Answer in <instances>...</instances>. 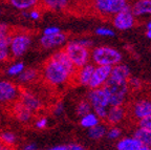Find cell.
Here are the masks:
<instances>
[{"label":"cell","mask_w":151,"mask_h":150,"mask_svg":"<svg viewBox=\"0 0 151 150\" xmlns=\"http://www.w3.org/2000/svg\"><path fill=\"white\" fill-rule=\"evenodd\" d=\"M89 112H91V106H90L88 101L83 100V101L79 102V103L77 104V106H76V113H77L78 117L82 118V117H84V115H88Z\"/></svg>","instance_id":"28"},{"label":"cell","mask_w":151,"mask_h":150,"mask_svg":"<svg viewBox=\"0 0 151 150\" xmlns=\"http://www.w3.org/2000/svg\"><path fill=\"white\" fill-rule=\"evenodd\" d=\"M88 102L99 119H106L109 105V98L104 88L91 89L88 94Z\"/></svg>","instance_id":"5"},{"label":"cell","mask_w":151,"mask_h":150,"mask_svg":"<svg viewBox=\"0 0 151 150\" xmlns=\"http://www.w3.org/2000/svg\"><path fill=\"white\" fill-rule=\"evenodd\" d=\"M48 150H66V146L59 145V146H54V147L50 148Z\"/></svg>","instance_id":"42"},{"label":"cell","mask_w":151,"mask_h":150,"mask_svg":"<svg viewBox=\"0 0 151 150\" xmlns=\"http://www.w3.org/2000/svg\"><path fill=\"white\" fill-rule=\"evenodd\" d=\"M40 17H41V13L36 9H32L31 12H28V17H27V18L32 19V20H35V21H36V20H39V19H40Z\"/></svg>","instance_id":"39"},{"label":"cell","mask_w":151,"mask_h":150,"mask_svg":"<svg viewBox=\"0 0 151 150\" xmlns=\"http://www.w3.org/2000/svg\"><path fill=\"white\" fill-rule=\"evenodd\" d=\"M139 150H151V147H145V146H141Z\"/></svg>","instance_id":"45"},{"label":"cell","mask_w":151,"mask_h":150,"mask_svg":"<svg viewBox=\"0 0 151 150\" xmlns=\"http://www.w3.org/2000/svg\"><path fill=\"white\" fill-rule=\"evenodd\" d=\"M47 124H48V120H47V118L42 117V118H39V119L36 121L35 126L37 127L38 129H44V128H46Z\"/></svg>","instance_id":"36"},{"label":"cell","mask_w":151,"mask_h":150,"mask_svg":"<svg viewBox=\"0 0 151 150\" xmlns=\"http://www.w3.org/2000/svg\"><path fill=\"white\" fill-rule=\"evenodd\" d=\"M125 117V109L123 106H110L106 115V121L109 124H118Z\"/></svg>","instance_id":"18"},{"label":"cell","mask_w":151,"mask_h":150,"mask_svg":"<svg viewBox=\"0 0 151 150\" xmlns=\"http://www.w3.org/2000/svg\"><path fill=\"white\" fill-rule=\"evenodd\" d=\"M146 28H147V31H151V20H149V21L147 22Z\"/></svg>","instance_id":"44"},{"label":"cell","mask_w":151,"mask_h":150,"mask_svg":"<svg viewBox=\"0 0 151 150\" xmlns=\"http://www.w3.org/2000/svg\"><path fill=\"white\" fill-rule=\"evenodd\" d=\"M130 68L126 64H118L111 68L110 79L116 80V81H121V82H127L130 78Z\"/></svg>","instance_id":"17"},{"label":"cell","mask_w":151,"mask_h":150,"mask_svg":"<svg viewBox=\"0 0 151 150\" xmlns=\"http://www.w3.org/2000/svg\"><path fill=\"white\" fill-rule=\"evenodd\" d=\"M107 133V128L105 125L98 124L97 126L88 129V136L92 140H100Z\"/></svg>","instance_id":"24"},{"label":"cell","mask_w":151,"mask_h":150,"mask_svg":"<svg viewBox=\"0 0 151 150\" xmlns=\"http://www.w3.org/2000/svg\"><path fill=\"white\" fill-rule=\"evenodd\" d=\"M96 34L98 36H101V37H113L114 36V32L108 27H98L96 30Z\"/></svg>","instance_id":"30"},{"label":"cell","mask_w":151,"mask_h":150,"mask_svg":"<svg viewBox=\"0 0 151 150\" xmlns=\"http://www.w3.org/2000/svg\"><path fill=\"white\" fill-rule=\"evenodd\" d=\"M68 59L75 66L76 69L83 67L90 61V50L86 47L81 46L75 40L69 41L63 49Z\"/></svg>","instance_id":"4"},{"label":"cell","mask_w":151,"mask_h":150,"mask_svg":"<svg viewBox=\"0 0 151 150\" xmlns=\"http://www.w3.org/2000/svg\"><path fill=\"white\" fill-rule=\"evenodd\" d=\"M135 23V18L130 11V6L114 15L112 19L113 26L119 31H127L133 27Z\"/></svg>","instance_id":"9"},{"label":"cell","mask_w":151,"mask_h":150,"mask_svg":"<svg viewBox=\"0 0 151 150\" xmlns=\"http://www.w3.org/2000/svg\"><path fill=\"white\" fill-rule=\"evenodd\" d=\"M127 84L129 88L132 89H139L141 87V80L137 79V78H129L127 81Z\"/></svg>","instance_id":"33"},{"label":"cell","mask_w":151,"mask_h":150,"mask_svg":"<svg viewBox=\"0 0 151 150\" xmlns=\"http://www.w3.org/2000/svg\"><path fill=\"white\" fill-rule=\"evenodd\" d=\"M132 15L135 17L151 16V0H139L130 6Z\"/></svg>","instance_id":"15"},{"label":"cell","mask_w":151,"mask_h":150,"mask_svg":"<svg viewBox=\"0 0 151 150\" xmlns=\"http://www.w3.org/2000/svg\"><path fill=\"white\" fill-rule=\"evenodd\" d=\"M37 1L36 0H12L11 1V4L14 7L18 9H21L23 12H25L26 9H32L33 6H35L37 4Z\"/></svg>","instance_id":"25"},{"label":"cell","mask_w":151,"mask_h":150,"mask_svg":"<svg viewBox=\"0 0 151 150\" xmlns=\"http://www.w3.org/2000/svg\"><path fill=\"white\" fill-rule=\"evenodd\" d=\"M12 35L6 36L4 39L0 40V63L7 60L9 57V44L12 41Z\"/></svg>","instance_id":"21"},{"label":"cell","mask_w":151,"mask_h":150,"mask_svg":"<svg viewBox=\"0 0 151 150\" xmlns=\"http://www.w3.org/2000/svg\"><path fill=\"white\" fill-rule=\"evenodd\" d=\"M90 59L92 64L97 66H113L118 65L122 61V54L114 47L102 45L94 47L90 52Z\"/></svg>","instance_id":"2"},{"label":"cell","mask_w":151,"mask_h":150,"mask_svg":"<svg viewBox=\"0 0 151 150\" xmlns=\"http://www.w3.org/2000/svg\"><path fill=\"white\" fill-rule=\"evenodd\" d=\"M18 86L11 81H0V104H9L17 101L19 96Z\"/></svg>","instance_id":"8"},{"label":"cell","mask_w":151,"mask_h":150,"mask_svg":"<svg viewBox=\"0 0 151 150\" xmlns=\"http://www.w3.org/2000/svg\"><path fill=\"white\" fill-rule=\"evenodd\" d=\"M12 110L14 117L22 123H27L32 119V117H33V112L26 107H24L18 100L14 102Z\"/></svg>","instance_id":"16"},{"label":"cell","mask_w":151,"mask_h":150,"mask_svg":"<svg viewBox=\"0 0 151 150\" xmlns=\"http://www.w3.org/2000/svg\"><path fill=\"white\" fill-rule=\"evenodd\" d=\"M18 101L32 112H36L42 108V102L34 92L29 90H20L18 96Z\"/></svg>","instance_id":"11"},{"label":"cell","mask_w":151,"mask_h":150,"mask_svg":"<svg viewBox=\"0 0 151 150\" xmlns=\"http://www.w3.org/2000/svg\"><path fill=\"white\" fill-rule=\"evenodd\" d=\"M39 76V71L35 68H27L24 69L20 75L18 76V81L20 83H31L35 81Z\"/></svg>","instance_id":"22"},{"label":"cell","mask_w":151,"mask_h":150,"mask_svg":"<svg viewBox=\"0 0 151 150\" xmlns=\"http://www.w3.org/2000/svg\"><path fill=\"white\" fill-rule=\"evenodd\" d=\"M17 141V136L14 132L12 131H3L2 133L0 134V142L3 144V145L7 146V147H11L15 145Z\"/></svg>","instance_id":"27"},{"label":"cell","mask_w":151,"mask_h":150,"mask_svg":"<svg viewBox=\"0 0 151 150\" xmlns=\"http://www.w3.org/2000/svg\"><path fill=\"white\" fill-rule=\"evenodd\" d=\"M61 33L60 28L58 26H47L46 28H44L43 31V35L44 36H50V35H56V34Z\"/></svg>","instance_id":"34"},{"label":"cell","mask_w":151,"mask_h":150,"mask_svg":"<svg viewBox=\"0 0 151 150\" xmlns=\"http://www.w3.org/2000/svg\"><path fill=\"white\" fill-rule=\"evenodd\" d=\"M75 66L63 49L58 50L50 57L43 66L42 75L45 82L52 86H61L73 80L76 73Z\"/></svg>","instance_id":"1"},{"label":"cell","mask_w":151,"mask_h":150,"mask_svg":"<svg viewBox=\"0 0 151 150\" xmlns=\"http://www.w3.org/2000/svg\"><path fill=\"white\" fill-rule=\"evenodd\" d=\"M32 44V36L26 32L13 33L12 41L9 44V54L14 58L22 57L28 50Z\"/></svg>","instance_id":"6"},{"label":"cell","mask_w":151,"mask_h":150,"mask_svg":"<svg viewBox=\"0 0 151 150\" xmlns=\"http://www.w3.org/2000/svg\"><path fill=\"white\" fill-rule=\"evenodd\" d=\"M45 7L54 11H60V9H65L68 5L67 0H45L44 2Z\"/></svg>","instance_id":"26"},{"label":"cell","mask_w":151,"mask_h":150,"mask_svg":"<svg viewBox=\"0 0 151 150\" xmlns=\"http://www.w3.org/2000/svg\"><path fill=\"white\" fill-rule=\"evenodd\" d=\"M94 67L96 66L92 63H88L86 64L83 67L77 69L75 73V76H73V80H76V82L80 85H83V86H88L90 82V79H91L92 73L94 71Z\"/></svg>","instance_id":"13"},{"label":"cell","mask_w":151,"mask_h":150,"mask_svg":"<svg viewBox=\"0 0 151 150\" xmlns=\"http://www.w3.org/2000/svg\"><path fill=\"white\" fill-rule=\"evenodd\" d=\"M67 40V35L64 33H59L56 35H50V36H44L40 38V44L43 48L45 49H50L54 47H58L63 45Z\"/></svg>","instance_id":"12"},{"label":"cell","mask_w":151,"mask_h":150,"mask_svg":"<svg viewBox=\"0 0 151 150\" xmlns=\"http://www.w3.org/2000/svg\"><path fill=\"white\" fill-rule=\"evenodd\" d=\"M66 150H85V148L80 144H69L66 146Z\"/></svg>","instance_id":"40"},{"label":"cell","mask_w":151,"mask_h":150,"mask_svg":"<svg viewBox=\"0 0 151 150\" xmlns=\"http://www.w3.org/2000/svg\"><path fill=\"white\" fill-rule=\"evenodd\" d=\"M64 111V104L63 102H58L56 105L54 106V113L56 115H60L61 113H63Z\"/></svg>","instance_id":"38"},{"label":"cell","mask_w":151,"mask_h":150,"mask_svg":"<svg viewBox=\"0 0 151 150\" xmlns=\"http://www.w3.org/2000/svg\"><path fill=\"white\" fill-rule=\"evenodd\" d=\"M24 64L23 62H16L12 64L7 68V75L9 76H19L22 71H24Z\"/></svg>","instance_id":"29"},{"label":"cell","mask_w":151,"mask_h":150,"mask_svg":"<svg viewBox=\"0 0 151 150\" xmlns=\"http://www.w3.org/2000/svg\"><path fill=\"white\" fill-rule=\"evenodd\" d=\"M103 88L109 98V105L123 106L126 100L128 90H129L127 82L116 81V80H112L109 78V80L103 86Z\"/></svg>","instance_id":"3"},{"label":"cell","mask_w":151,"mask_h":150,"mask_svg":"<svg viewBox=\"0 0 151 150\" xmlns=\"http://www.w3.org/2000/svg\"><path fill=\"white\" fill-rule=\"evenodd\" d=\"M0 150H12V148L7 147V146H5V145H3V144L0 142Z\"/></svg>","instance_id":"43"},{"label":"cell","mask_w":151,"mask_h":150,"mask_svg":"<svg viewBox=\"0 0 151 150\" xmlns=\"http://www.w3.org/2000/svg\"><path fill=\"white\" fill-rule=\"evenodd\" d=\"M111 68L109 66H96L88 86L91 89L102 88L110 78Z\"/></svg>","instance_id":"10"},{"label":"cell","mask_w":151,"mask_h":150,"mask_svg":"<svg viewBox=\"0 0 151 150\" xmlns=\"http://www.w3.org/2000/svg\"><path fill=\"white\" fill-rule=\"evenodd\" d=\"M11 32H9V27L7 24L5 23H0V40L4 39L6 36L11 35Z\"/></svg>","instance_id":"35"},{"label":"cell","mask_w":151,"mask_h":150,"mask_svg":"<svg viewBox=\"0 0 151 150\" xmlns=\"http://www.w3.org/2000/svg\"><path fill=\"white\" fill-rule=\"evenodd\" d=\"M139 128L146 129L148 131L151 132V115L146 117L139 121Z\"/></svg>","instance_id":"32"},{"label":"cell","mask_w":151,"mask_h":150,"mask_svg":"<svg viewBox=\"0 0 151 150\" xmlns=\"http://www.w3.org/2000/svg\"><path fill=\"white\" fill-rule=\"evenodd\" d=\"M141 144L135 140L133 136L130 138H123L116 144L118 150H139L141 147Z\"/></svg>","instance_id":"19"},{"label":"cell","mask_w":151,"mask_h":150,"mask_svg":"<svg viewBox=\"0 0 151 150\" xmlns=\"http://www.w3.org/2000/svg\"><path fill=\"white\" fill-rule=\"evenodd\" d=\"M146 37L148 38V39L151 40V31H147L146 32Z\"/></svg>","instance_id":"46"},{"label":"cell","mask_w":151,"mask_h":150,"mask_svg":"<svg viewBox=\"0 0 151 150\" xmlns=\"http://www.w3.org/2000/svg\"><path fill=\"white\" fill-rule=\"evenodd\" d=\"M80 124H81V126L84 127V128L90 129V128H92V127L97 126L98 124H100V119L97 117V115L94 112H89L88 115L81 118Z\"/></svg>","instance_id":"23"},{"label":"cell","mask_w":151,"mask_h":150,"mask_svg":"<svg viewBox=\"0 0 151 150\" xmlns=\"http://www.w3.org/2000/svg\"><path fill=\"white\" fill-rule=\"evenodd\" d=\"M129 3L125 0H97L93 3L94 9L102 15H116L129 7Z\"/></svg>","instance_id":"7"},{"label":"cell","mask_w":151,"mask_h":150,"mask_svg":"<svg viewBox=\"0 0 151 150\" xmlns=\"http://www.w3.org/2000/svg\"><path fill=\"white\" fill-rule=\"evenodd\" d=\"M75 41L78 43V44H80L81 46L86 47V48H88V49L92 46V41L90 39H76Z\"/></svg>","instance_id":"37"},{"label":"cell","mask_w":151,"mask_h":150,"mask_svg":"<svg viewBox=\"0 0 151 150\" xmlns=\"http://www.w3.org/2000/svg\"><path fill=\"white\" fill-rule=\"evenodd\" d=\"M121 133H122V130H121L120 128H118V127H112V128L108 129L107 130V136H108V138H110V140H116V138H119L121 136Z\"/></svg>","instance_id":"31"},{"label":"cell","mask_w":151,"mask_h":150,"mask_svg":"<svg viewBox=\"0 0 151 150\" xmlns=\"http://www.w3.org/2000/svg\"><path fill=\"white\" fill-rule=\"evenodd\" d=\"M0 14H1V12H0Z\"/></svg>","instance_id":"47"},{"label":"cell","mask_w":151,"mask_h":150,"mask_svg":"<svg viewBox=\"0 0 151 150\" xmlns=\"http://www.w3.org/2000/svg\"><path fill=\"white\" fill-rule=\"evenodd\" d=\"M133 138L145 147H151V132L143 128H137L134 131Z\"/></svg>","instance_id":"20"},{"label":"cell","mask_w":151,"mask_h":150,"mask_svg":"<svg viewBox=\"0 0 151 150\" xmlns=\"http://www.w3.org/2000/svg\"><path fill=\"white\" fill-rule=\"evenodd\" d=\"M22 150H38V149H37V145L35 143H31L24 146Z\"/></svg>","instance_id":"41"},{"label":"cell","mask_w":151,"mask_h":150,"mask_svg":"<svg viewBox=\"0 0 151 150\" xmlns=\"http://www.w3.org/2000/svg\"><path fill=\"white\" fill-rule=\"evenodd\" d=\"M132 113H133V117L137 118L139 121L151 115V101L143 99L135 102L132 107Z\"/></svg>","instance_id":"14"}]
</instances>
